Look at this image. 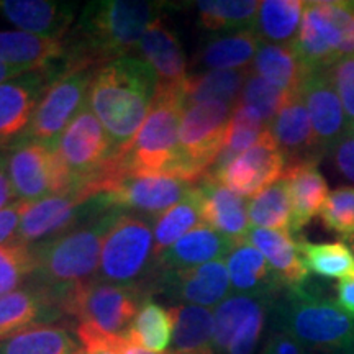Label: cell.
I'll return each mask as SVG.
<instances>
[{
    "mask_svg": "<svg viewBox=\"0 0 354 354\" xmlns=\"http://www.w3.org/2000/svg\"><path fill=\"white\" fill-rule=\"evenodd\" d=\"M56 153L73 187L91 183L112 159V141L88 104L66 128Z\"/></svg>",
    "mask_w": 354,
    "mask_h": 354,
    "instance_id": "obj_13",
    "label": "cell"
},
{
    "mask_svg": "<svg viewBox=\"0 0 354 354\" xmlns=\"http://www.w3.org/2000/svg\"><path fill=\"white\" fill-rule=\"evenodd\" d=\"M158 76L143 57L127 55L97 69L88 91V109L113 146L122 151L136 136L153 107Z\"/></svg>",
    "mask_w": 354,
    "mask_h": 354,
    "instance_id": "obj_2",
    "label": "cell"
},
{
    "mask_svg": "<svg viewBox=\"0 0 354 354\" xmlns=\"http://www.w3.org/2000/svg\"><path fill=\"white\" fill-rule=\"evenodd\" d=\"M79 354H86V353H84V351H81V353H79Z\"/></svg>",
    "mask_w": 354,
    "mask_h": 354,
    "instance_id": "obj_56",
    "label": "cell"
},
{
    "mask_svg": "<svg viewBox=\"0 0 354 354\" xmlns=\"http://www.w3.org/2000/svg\"><path fill=\"white\" fill-rule=\"evenodd\" d=\"M274 325L310 354H354V318L307 287H286L272 302Z\"/></svg>",
    "mask_w": 354,
    "mask_h": 354,
    "instance_id": "obj_4",
    "label": "cell"
},
{
    "mask_svg": "<svg viewBox=\"0 0 354 354\" xmlns=\"http://www.w3.org/2000/svg\"><path fill=\"white\" fill-rule=\"evenodd\" d=\"M286 167L284 154L279 149L271 131L266 130L258 143L233 159L212 179L218 180L238 196L253 198L269 185L277 183L284 176Z\"/></svg>",
    "mask_w": 354,
    "mask_h": 354,
    "instance_id": "obj_16",
    "label": "cell"
},
{
    "mask_svg": "<svg viewBox=\"0 0 354 354\" xmlns=\"http://www.w3.org/2000/svg\"><path fill=\"white\" fill-rule=\"evenodd\" d=\"M346 241L349 243V246H351V250H353V254H354V233L351 234V236H348V238H346Z\"/></svg>",
    "mask_w": 354,
    "mask_h": 354,
    "instance_id": "obj_54",
    "label": "cell"
},
{
    "mask_svg": "<svg viewBox=\"0 0 354 354\" xmlns=\"http://www.w3.org/2000/svg\"><path fill=\"white\" fill-rule=\"evenodd\" d=\"M64 312L46 292L30 284L0 295V342L37 325H51Z\"/></svg>",
    "mask_w": 354,
    "mask_h": 354,
    "instance_id": "obj_23",
    "label": "cell"
},
{
    "mask_svg": "<svg viewBox=\"0 0 354 354\" xmlns=\"http://www.w3.org/2000/svg\"><path fill=\"white\" fill-rule=\"evenodd\" d=\"M169 310L174 322L171 353L192 354L214 351L215 318L210 308L183 304Z\"/></svg>",
    "mask_w": 354,
    "mask_h": 354,
    "instance_id": "obj_31",
    "label": "cell"
},
{
    "mask_svg": "<svg viewBox=\"0 0 354 354\" xmlns=\"http://www.w3.org/2000/svg\"><path fill=\"white\" fill-rule=\"evenodd\" d=\"M112 346L117 354H161V353H153L149 349H145L140 344H136L128 335L123 336H112ZM167 354V353H162Z\"/></svg>",
    "mask_w": 354,
    "mask_h": 354,
    "instance_id": "obj_51",
    "label": "cell"
},
{
    "mask_svg": "<svg viewBox=\"0 0 354 354\" xmlns=\"http://www.w3.org/2000/svg\"><path fill=\"white\" fill-rule=\"evenodd\" d=\"M201 223H203L201 192L197 185H194L183 201L154 220V258L158 259Z\"/></svg>",
    "mask_w": 354,
    "mask_h": 354,
    "instance_id": "obj_35",
    "label": "cell"
},
{
    "mask_svg": "<svg viewBox=\"0 0 354 354\" xmlns=\"http://www.w3.org/2000/svg\"><path fill=\"white\" fill-rule=\"evenodd\" d=\"M300 95L307 107L322 153L333 151L335 146L348 135L349 130L342 100L325 71L308 73L300 87Z\"/></svg>",
    "mask_w": 354,
    "mask_h": 354,
    "instance_id": "obj_18",
    "label": "cell"
},
{
    "mask_svg": "<svg viewBox=\"0 0 354 354\" xmlns=\"http://www.w3.org/2000/svg\"><path fill=\"white\" fill-rule=\"evenodd\" d=\"M250 71L289 94L300 92L304 79L308 74L292 44L269 43H261Z\"/></svg>",
    "mask_w": 354,
    "mask_h": 354,
    "instance_id": "obj_32",
    "label": "cell"
},
{
    "mask_svg": "<svg viewBox=\"0 0 354 354\" xmlns=\"http://www.w3.org/2000/svg\"><path fill=\"white\" fill-rule=\"evenodd\" d=\"M167 354H179V353H171V351H167ZM192 354H215V351H207V353H192Z\"/></svg>",
    "mask_w": 354,
    "mask_h": 354,
    "instance_id": "obj_55",
    "label": "cell"
},
{
    "mask_svg": "<svg viewBox=\"0 0 354 354\" xmlns=\"http://www.w3.org/2000/svg\"><path fill=\"white\" fill-rule=\"evenodd\" d=\"M261 46L254 30L223 33L212 38L198 50L194 59V69L209 71H248L253 66Z\"/></svg>",
    "mask_w": 354,
    "mask_h": 354,
    "instance_id": "obj_29",
    "label": "cell"
},
{
    "mask_svg": "<svg viewBox=\"0 0 354 354\" xmlns=\"http://www.w3.org/2000/svg\"><path fill=\"white\" fill-rule=\"evenodd\" d=\"M246 241L264 256L284 289L304 286L307 282L308 269L305 268L297 241L290 233L250 228Z\"/></svg>",
    "mask_w": 354,
    "mask_h": 354,
    "instance_id": "obj_28",
    "label": "cell"
},
{
    "mask_svg": "<svg viewBox=\"0 0 354 354\" xmlns=\"http://www.w3.org/2000/svg\"><path fill=\"white\" fill-rule=\"evenodd\" d=\"M172 330H174V322H172L171 310L161 307L153 300H146L136 313L127 335L145 349L162 354L167 353V348L171 346Z\"/></svg>",
    "mask_w": 354,
    "mask_h": 354,
    "instance_id": "obj_41",
    "label": "cell"
},
{
    "mask_svg": "<svg viewBox=\"0 0 354 354\" xmlns=\"http://www.w3.org/2000/svg\"><path fill=\"white\" fill-rule=\"evenodd\" d=\"M233 109L223 102H203L184 109L172 176L194 185L209 176L225 145Z\"/></svg>",
    "mask_w": 354,
    "mask_h": 354,
    "instance_id": "obj_7",
    "label": "cell"
},
{
    "mask_svg": "<svg viewBox=\"0 0 354 354\" xmlns=\"http://www.w3.org/2000/svg\"><path fill=\"white\" fill-rule=\"evenodd\" d=\"M120 212L109 210L69 232L30 246L35 258L30 284L46 292L63 310L64 300L77 287L97 279L104 236Z\"/></svg>",
    "mask_w": 354,
    "mask_h": 354,
    "instance_id": "obj_3",
    "label": "cell"
},
{
    "mask_svg": "<svg viewBox=\"0 0 354 354\" xmlns=\"http://www.w3.org/2000/svg\"><path fill=\"white\" fill-rule=\"evenodd\" d=\"M0 12L21 32L64 41L76 24L77 3L53 0H2Z\"/></svg>",
    "mask_w": 354,
    "mask_h": 354,
    "instance_id": "obj_20",
    "label": "cell"
},
{
    "mask_svg": "<svg viewBox=\"0 0 354 354\" xmlns=\"http://www.w3.org/2000/svg\"><path fill=\"white\" fill-rule=\"evenodd\" d=\"M268 130L284 154L287 166L302 161H320L323 153L317 143L302 95L294 94L279 110Z\"/></svg>",
    "mask_w": 354,
    "mask_h": 354,
    "instance_id": "obj_21",
    "label": "cell"
},
{
    "mask_svg": "<svg viewBox=\"0 0 354 354\" xmlns=\"http://www.w3.org/2000/svg\"><path fill=\"white\" fill-rule=\"evenodd\" d=\"M196 185L201 192L203 223L228 236L234 243L246 241L251 227L245 197L232 192L212 177H203Z\"/></svg>",
    "mask_w": 354,
    "mask_h": 354,
    "instance_id": "obj_22",
    "label": "cell"
},
{
    "mask_svg": "<svg viewBox=\"0 0 354 354\" xmlns=\"http://www.w3.org/2000/svg\"><path fill=\"white\" fill-rule=\"evenodd\" d=\"M248 71H209L190 74L185 84V107L203 102H223L236 105L245 86Z\"/></svg>",
    "mask_w": 354,
    "mask_h": 354,
    "instance_id": "obj_36",
    "label": "cell"
},
{
    "mask_svg": "<svg viewBox=\"0 0 354 354\" xmlns=\"http://www.w3.org/2000/svg\"><path fill=\"white\" fill-rule=\"evenodd\" d=\"M322 221L330 232L342 234L346 240L354 233V187L343 185L335 189L322 210Z\"/></svg>",
    "mask_w": 354,
    "mask_h": 354,
    "instance_id": "obj_44",
    "label": "cell"
},
{
    "mask_svg": "<svg viewBox=\"0 0 354 354\" xmlns=\"http://www.w3.org/2000/svg\"><path fill=\"white\" fill-rule=\"evenodd\" d=\"M95 73L97 69L87 66L61 64V71L53 79L35 110L24 140L37 141L56 151L66 128L87 105L88 91Z\"/></svg>",
    "mask_w": 354,
    "mask_h": 354,
    "instance_id": "obj_10",
    "label": "cell"
},
{
    "mask_svg": "<svg viewBox=\"0 0 354 354\" xmlns=\"http://www.w3.org/2000/svg\"><path fill=\"white\" fill-rule=\"evenodd\" d=\"M272 302L271 297L258 295H228L214 312V351L254 354Z\"/></svg>",
    "mask_w": 354,
    "mask_h": 354,
    "instance_id": "obj_14",
    "label": "cell"
},
{
    "mask_svg": "<svg viewBox=\"0 0 354 354\" xmlns=\"http://www.w3.org/2000/svg\"><path fill=\"white\" fill-rule=\"evenodd\" d=\"M66 43L26 32H0V61L28 71L53 68L64 61Z\"/></svg>",
    "mask_w": 354,
    "mask_h": 354,
    "instance_id": "obj_30",
    "label": "cell"
},
{
    "mask_svg": "<svg viewBox=\"0 0 354 354\" xmlns=\"http://www.w3.org/2000/svg\"><path fill=\"white\" fill-rule=\"evenodd\" d=\"M307 73L326 71L343 59L342 39L323 6V0L305 2L302 24L292 43Z\"/></svg>",
    "mask_w": 354,
    "mask_h": 354,
    "instance_id": "obj_19",
    "label": "cell"
},
{
    "mask_svg": "<svg viewBox=\"0 0 354 354\" xmlns=\"http://www.w3.org/2000/svg\"><path fill=\"white\" fill-rule=\"evenodd\" d=\"M165 2L100 0L82 7L69 37L64 39L63 63L99 69L131 55L148 26L159 19Z\"/></svg>",
    "mask_w": 354,
    "mask_h": 354,
    "instance_id": "obj_1",
    "label": "cell"
},
{
    "mask_svg": "<svg viewBox=\"0 0 354 354\" xmlns=\"http://www.w3.org/2000/svg\"><path fill=\"white\" fill-rule=\"evenodd\" d=\"M292 95L294 94L282 91V88H279L263 77L256 76L250 71L238 102L253 110L261 120L269 127V123L274 120L279 110L284 107Z\"/></svg>",
    "mask_w": 354,
    "mask_h": 354,
    "instance_id": "obj_42",
    "label": "cell"
},
{
    "mask_svg": "<svg viewBox=\"0 0 354 354\" xmlns=\"http://www.w3.org/2000/svg\"><path fill=\"white\" fill-rule=\"evenodd\" d=\"M185 88L159 87L153 107L133 141L112 156L125 174H171L179 149V128L185 109Z\"/></svg>",
    "mask_w": 354,
    "mask_h": 354,
    "instance_id": "obj_5",
    "label": "cell"
},
{
    "mask_svg": "<svg viewBox=\"0 0 354 354\" xmlns=\"http://www.w3.org/2000/svg\"><path fill=\"white\" fill-rule=\"evenodd\" d=\"M26 207H28V202L17 201L10 207H7V209L0 210V246L10 245V243L17 241L20 220Z\"/></svg>",
    "mask_w": 354,
    "mask_h": 354,
    "instance_id": "obj_47",
    "label": "cell"
},
{
    "mask_svg": "<svg viewBox=\"0 0 354 354\" xmlns=\"http://www.w3.org/2000/svg\"><path fill=\"white\" fill-rule=\"evenodd\" d=\"M59 71L53 66L0 84V151L25 138L39 100Z\"/></svg>",
    "mask_w": 354,
    "mask_h": 354,
    "instance_id": "obj_15",
    "label": "cell"
},
{
    "mask_svg": "<svg viewBox=\"0 0 354 354\" xmlns=\"http://www.w3.org/2000/svg\"><path fill=\"white\" fill-rule=\"evenodd\" d=\"M325 73L342 100L348 130L354 133V56L343 57Z\"/></svg>",
    "mask_w": 354,
    "mask_h": 354,
    "instance_id": "obj_45",
    "label": "cell"
},
{
    "mask_svg": "<svg viewBox=\"0 0 354 354\" xmlns=\"http://www.w3.org/2000/svg\"><path fill=\"white\" fill-rule=\"evenodd\" d=\"M0 156L17 201L35 203L73 189L59 156L48 146L21 140Z\"/></svg>",
    "mask_w": 354,
    "mask_h": 354,
    "instance_id": "obj_12",
    "label": "cell"
},
{
    "mask_svg": "<svg viewBox=\"0 0 354 354\" xmlns=\"http://www.w3.org/2000/svg\"><path fill=\"white\" fill-rule=\"evenodd\" d=\"M305 10L304 0H264L254 21L261 43L292 44L297 38Z\"/></svg>",
    "mask_w": 354,
    "mask_h": 354,
    "instance_id": "obj_33",
    "label": "cell"
},
{
    "mask_svg": "<svg viewBox=\"0 0 354 354\" xmlns=\"http://www.w3.org/2000/svg\"><path fill=\"white\" fill-rule=\"evenodd\" d=\"M261 354H310L302 344L295 342L292 336L284 331L274 330L269 335L268 342L264 344V349Z\"/></svg>",
    "mask_w": 354,
    "mask_h": 354,
    "instance_id": "obj_49",
    "label": "cell"
},
{
    "mask_svg": "<svg viewBox=\"0 0 354 354\" xmlns=\"http://www.w3.org/2000/svg\"><path fill=\"white\" fill-rule=\"evenodd\" d=\"M292 202V236L322 214L330 196L328 184L318 169V161L289 165L284 171Z\"/></svg>",
    "mask_w": 354,
    "mask_h": 354,
    "instance_id": "obj_26",
    "label": "cell"
},
{
    "mask_svg": "<svg viewBox=\"0 0 354 354\" xmlns=\"http://www.w3.org/2000/svg\"><path fill=\"white\" fill-rule=\"evenodd\" d=\"M35 271L32 248L21 243L0 246V295L19 290Z\"/></svg>",
    "mask_w": 354,
    "mask_h": 354,
    "instance_id": "obj_43",
    "label": "cell"
},
{
    "mask_svg": "<svg viewBox=\"0 0 354 354\" xmlns=\"http://www.w3.org/2000/svg\"><path fill=\"white\" fill-rule=\"evenodd\" d=\"M232 290L227 263L223 259L184 269L176 272H161L154 277L153 294H166L179 305L218 307Z\"/></svg>",
    "mask_w": 354,
    "mask_h": 354,
    "instance_id": "obj_17",
    "label": "cell"
},
{
    "mask_svg": "<svg viewBox=\"0 0 354 354\" xmlns=\"http://www.w3.org/2000/svg\"><path fill=\"white\" fill-rule=\"evenodd\" d=\"M148 215L120 212L105 233L97 279L110 284L140 287L153 295L156 277L153 221Z\"/></svg>",
    "mask_w": 354,
    "mask_h": 354,
    "instance_id": "obj_6",
    "label": "cell"
},
{
    "mask_svg": "<svg viewBox=\"0 0 354 354\" xmlns=\"http://www.w3.org/2000/svg\"><path fill=\"white\" fill-rule=\"evenodd\" d=\"M81 343L64 326L37 325L0 342V354H79Z\"/></svg>",
    "mask_w": 354,
    "mask_h": 354,
    "instance_id": "obj_34",
    "label": "cell"
},
{
    "mask_svg": "<svg viewBox=\"0 0 354 354\" xmlns=\"http://www.w3.org/2000/svg\"><path fill=\"white\" fill-rule=\"evenodd\" d=\"M109 210L115 209H110L104 196H95L87 185H76L64 194L28 203L15 243L38 245Z\"/></svg>",
    "mask_w": 354,
    "mask_h": 354,
    "instance_id": "obj_11",
    "label": "cell"
},
{
    "mask_svg": "<svg viewBox=\"0 0 354 354\" xmlns=\"http://www.w3.org/2000/svg\"><path fill=\"white\" fill-rule=\"evenodd\" d=\"M234 243L207 223H201L192 232L180 238L156 259V276L161 272H176L184 269L220 261L230 254ZM153 290V289H151Z\"/></svg>",
    "mask_w": 354,
    "mask_h": 354,
    "instance_id": "obj_25",
    "label": "cell"
},
{
    "mask_svg": "<svg viewBox=\"0 0 354 354\" xmlns=\"http://www.w3.org/2000/svg\"><path fill=\"white\" fill-rule=\"evenodd\" d=\"M333 161L339 174L354 184V133H348L335 146Z\"/></svg>",
    "mask_w": 354,
    "mask_h": 354,
    "instance_id": "obj_48",
    "label": "cell"
},
{
    "mask_svg": "<svg viewBox=\"0 0 354 354\" xmlns=\"http://www.w3.org/2000/svg\"><path fill=\"white\" fill-rule=\"evenodd\" d=\"M76 335L81 343L82 351L86 354H117L112 346V336L100 333L99 330L88 325L76 326Z\"/></svg>",
    "mask_w": 354,
    "mask_h": 354,
    "instance_id": "obj_46",
    "label": "cell"
},
{
    "mask_svg": "<svg viewBox=\"0 0 354 354\" xmlns=\"http://www.w3.org/2000/svg\"><path fill=\"white\" fill-rule=\"evenodd\" d=\"M232 289L236 294L276 299L282 287L263 254L248 241L236 243L227 256Z\"/></svg>",
    "mask_w": 354,
    "mask_h": 354,
    "instance_id": "obj_27",
    "label": "cell"
},
{
    "mask_svg": "<svg viewBox=\"0 0 354 354\" xmlns=\"http://www.w3.org/2000/svg\"><path fill=\"white\" fill-rule=\"evenodd\" d=\"M266 130H268V125L261 120L258 115L238 102L233 109L232 118H230L223 148H221L218 158H216L215 165L212 166L207 177H215L218 172L223 171L233 159H236L241 153L248 151L251 146L258 143Z\"/></svg>",
    "mask_w": 354,
    "mask_h": 354,
    "instance_id": "obj_39",
    "label": "cell"
},
{
    "mask_svg": "<svg viewBox=\"0 0 354 354\" xmlns=\"http://www.w3.org/2000/svg\"><path fill=\"white\" fill-rule=\"evenodd\" d=\"M149 295L140 287L94 281L77 287L64 300V315H69L107 336L128 333L136 313Z\"/></svg>",
    "mask_w": 354,
    "mask_h": 354,
    "instance_id": "obj_9",
    "label": "cell"
},
{
    "mask_svg": "<svg viewBox=\"0 0 354 354\" xmlns=\"http://www.w3.org/2000/svg\"><path fill=\"white\" fill-rule=\"evenodd\" d=\"M336 305L354 318V274L349 277H344L336 284Z\"/></svg>",
    "mask_w": 354,
    "mask_h": 354,
    "instance_id": "obj_50",
    "label": "cell"
},
{
    "mask_svg": "<svg viewBox=\"0 0 354 354\" xmlns=\"http://www.w3.org/2000/svg\"><path fill=\"white\" fill-rule=\"evenodd\" d=\"M197 21L209 32L253 30L261 2L256 0H202L194 3Z\"/></svg>",
    "mask_w": 354,
    "mask_h": 354,
    "instance_id": "obj_37",
    "label": "cell"
},
{
    "mask_svg": "<svg viewBox=\"0 0 354 354\" xmlns=\"http://www.w3.org/2000/svg\"><path fill=\"white\" fill-rule=\"evenodd\" d=\"M141 57L151 66L159 87L185 88L190 74L179 39L161 19L148 26L138 44Z\"/></svg>",
    "mask_w": 354,
    "mask_h": 354,
    "instance_id": "obj_24",
    "label": "cell"
},
{
    "mask_svg": "<svg viewBox=\"0 0 354 354\" xmlns=\"http://www.w3.org/2000/svg\"><path fill=\"white\" fill-rule=\"evenodd\" d=\"M251 228L274 230L292 234V202L284 177L248 202Z\"/></svg>",
    "mask_w": 354,
    "mask_h": 354,
    "instance_id": "obj_38",
    "label": "cell"
},
{
    "mask_svg": "<svg viewBox=\"0 0 354 354\" xmlns=\"http://www.w3.org/2000/svg\"><path fill=\"white\" fill-rule=\"evenodd\" d=\"M308 272L326 279H344L354 274V254L344 241L312 243L295 238Z\"/></svg>",
    "mask_w": 354,
    "mask_h": 354,
    "instance_id": "obj_40",
    "label": "cell"
},
{
    "mask_svg": "<svg viewBox=\"0 0 354 354\" xmlns=\"http://www.w3.org/2000/svg\"><path fill=\"white\" fill-rule=\"evenodd\" d=\"M26 73H32V71L24 69V68H17V66H10L7 63H2L0 61V84L12 81V79H17L20 76H24Z\"/></svg>",
    "mask_w": 354,
    "mask_h": 354,
    "instance_id": "obj_53",
    "label": "cell"
},
{
    "mask_svg": "<svg viewBox=\"0 0 354 354\" xmlns=\"http://www.w3.org/2000/svg\"><path fill=\"white\" fill-rule=\"evenodd\" d=\"M15 202H17L15 192H13L12 183L10 179H8L6 166H3L2 156H0V210L7 209V207H10L12 203Z\"/></svg>",
    "mask_w": 354,
    "mask_h": 354,
    "instance_id": "obj_52",
    "label": "cell"
},
{
    "mask_svg": "<svg viewBox=\"0 0 354 354\" xmlns=\"http://www.w3.org/2000/svg\"><path fill=\"white\" fill-rule=\"evenodd\" d=\"M97 196H104L110 209H130L148 216H159L179 203L194 184L171 174H125L105 165L92 179Z\"/></svg>",
    "mask_w": 354,
    "mask_h": 354,
    "instance_id": "obj_8",
    "label": "cell"
}]
</instances>
